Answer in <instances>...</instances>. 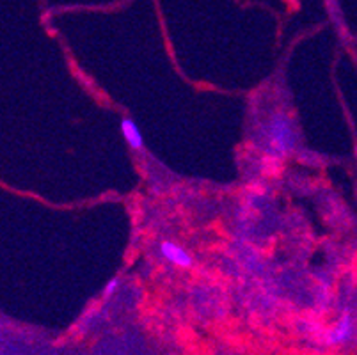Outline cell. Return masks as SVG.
<instances>
[{
    "instance_id": "2",
    "label": "cell",
    "mask_w": 357,
    "mask_h": 355,
    "mask_svg": "<svg viewBox=\"0 0 357 355\" xmlns=\"http://www.w3.org/2000/svg\"><path fill=\"white\" fill-rule=\"evenodd\" d=\"M160 254H162V258L167 259L171 265L180 266V269H190V266L194 265L192 256L187 252V249L178 246V243L174 242H169V240H165V242L160 243Z\"/></svg>"
},
{
    "instance_id": "3",
    "label": "cell",
    "mask_w": 357,
    "mask_h": 355,
    "mask_svg": "<svg viewBox=\"0 0 357 355\" xmlns=\"http://www.w3.org/2000/svg\"><path fill=\"white\" fill-rule=\"evenodd\" d=\"M354 334V320L350 317L349 312H345L337 324L327 332V338H326V343L329 347H337V345H345L347 341H350Z\"/></svg>"
},
{
    "instance_id": "4",
    "label": "cell",
    "mask_w": 357,
    "mask_h": 355,
    "mask_svg": "<svg viewBox=\"0 0 357 355\" xmlns=\"http://www.w3.org/2000/svg\"><path fill=\"white\" fill-rule=\"evenodd\" d=\"M121 133L126 144L135 151H141L144 148V139H142L141 128L132 117H123L121 119Z\"/></svg>"
},
{
    "instance_id": "5",
    "label": "cell",
    "mask_w": 357,
    "mask_h": 355,
    "mask_svg": "<svg viewBox=\"0 0 357 355\" xmlns=\"http://www.w3.org/2000/svg\"><path fill=\"white\" fill-rule=\"evenodd\" d=\"M118 286H119V279L118 278L110 279V281L105 285V288H103V297L109 299L110 295H114V292L118 289Z\"/></svg>"
},
{
    "instance_id": "1",
    "label": "cell",
    "mask_w": 357,
    "mask_h": 355,
    "mask_svg": "<svg viewBox=\"0 0 357 355\" xmlns=\"http://www.w3.org/2000/svg\"><path fill=\"white\" fill-rule=\"evenodd\" d=\"M295 146L294 125L284 114H274L265 130V151L272 158H283Z\"/></svg>"
}]
</instances>
